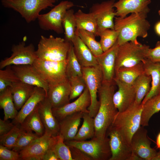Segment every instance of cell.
Returning <instances> with one entry per match:
<instances>
[{"instance_id": "e0dca14e", "label": "cell", "mask_w": 160, "mask_h": 160, "mask_svg": "<svg viewBox=\"0 0 160 160\" xmlns=\"http://www.w3.org/2000/svg\"><path fill=\"white\" fill-rule=\"evenodd\" d=\"M46 97L52 108L62 107L70 103L71 87L68 78L60 81L48 84Z\"/></svg>"}, {"instance_id": "ee69618b", "label": "cell", "mask_w": 160, "mask_h": 160, "mask_svg": "<svg viewBox=\"0 0 160 160\" xmlns=\"http://www.w3.org/2000/svg\"><path fill=\"white\" fill-rule=\"evenodd\" d=\"M0 160H19L20 159L19 153L7 147L0 145Z\"/></svg>"}, {"instance_id": "f6af8a7d", "label": "cell", "mask_w": 160, "mask_h": 160, "mask_svg": "<svg viewBox=\"0 0 160 160\" xmlns=\"http://www.w3.org/2000/svg\"><path fill=\"white\" fill-rule=\"evenodd\" d=\"M146 58L153 62L160 63V41L157 42L154 48L149 49Z\"/></svg>"}, {"instance_id": "836d02e7", "label": "cell", "mask_w": 160, "mask_h": 160, "mask_svg": "<svg viewBox=\"0 0 160 160\" xmlns=\"http://www.w3.org/2000/svg\"><path fill=\"white\" fill-rule=\"evenodd\" d=\"M82 119V124L73 140L76 141L86 140L95 137L94 118L91 116L89 113H84Z\"/></svg>"}, {"instance_id": "f546056e", "label": "cell", "mask_w": 160, "mask_h": 160, "mask_svg": "<svg viewBox=\"0 0 160 160\" xmlns=\"http://www.w3.org/2000/svg\"><path fill=\"white\" fill-rule=\"evenodd\" d=\"M151 82V76L144 72L135 79L132 84L136 93L135 100L133 105H138L141 104L144 97L150 90Z\"/></svg>"}, {"instance_id": "3957f363", "label": "cell", "mask_w": 160, "mask_h": 160, "mask_svg": "<svg viewBox=\"0 0 160 160\" xmlns=\"http://www.w3.org/2000/svg\"><path fill=\"white\" fill-rule=\"evenodd\" d=\"M70 47V42L65 39L41 35L36 51L37 58L54 61L65 60Z\"/></svg>"}, {"instance_id": "ac0fdd59", "label": "cell", "mask_w": 160, "mask_h": 160, "mask_svg": "<svg viewBox=\"0 0 160 160\" xmlns=\"http://www.w3.org/2000/svg\"><path fill=\"white\" fill-rule=\"evenodd\" d=\"M11 67L20 81L43 89L46 97L48 84L36 70L33 65H12Z\"/></svg>"}, {"instance_id": "6da1fadb", "label": "cell", "mask_w": 160, "mask_h": 160, "mask_svg": "<svg viewBox=\"0 0 160 160\" xmlns=\"http://www.w3.org/2000/svg\"><path fill=\"white\" fill-rule=\"evenodd\" d=\"M115 84L114 80L111 81H103L98 89L99 106L98 112L94 118V137L103 139L107 136L108 130L118 112L113 101Z\"/></svg>"}, {"instance_id": "d4e9b609", "label": "cell", "mask_w": 160, "mask_h": 160, "mask_svg": "<svg viewBox=\"0 0 160 160\" xmlns=\"http://www.w3.org/2000/svg\"><path fill=\"white\" fill-rule=\"evenodd\" d=\"M46 97V92L43 89L35 87L33 93L20 109L17 116L14 119L13 123L15 124H20L38 104Z\"/></svg>"}, {"instance_id": "9a60e30c", "label": "cell", "mask_w": 160, "mask_h": 160, "mask_svg": "<svg viewBox=\"0 0 160 160\" xmlns=\"http://www.w3.org/2000/svg\"><path fill=\"white\" fill-rule=\"evenodd\" d=\"M151 142L147 136V131L144 127L140 126L133 135L131 145L132 153L142 160H152L157 152L151 146Z\"/></svg>"}, {"instance_id": "7bdbcfd3", "label": "cell", "mask_w": 160, "mask_h": 160, "mask_svg": "<svg viewBox=\"0 0 160 160\" xmlns=\"http://www.w3.org/2000/svg\"><path fill=\"white\" fill-rule=\"evenodd\" d=\"M39 137L32 131H25L20 135L11 149L19 153Z\"/></svg>"}, {"instance_id": "1f68e13d", "label": "cell", "mask_w": 160, "mask_h": 160, "mask_svg": "<svg viewBox=\"0 0 160 160\" xmlns=\"http://www.w3.org/2000/svg\"><path fill=\"white\" fill-rule=\"evenodd\" d=\"M0 107L3 110L4 120L15 119L18 112L14 104L9 87L0 93Z\"/></svg>"}, {"instance_id": "7c38bea8", "label": "cell", "mask_w": 160, "mask_h": 160, "mask_svg": "<svg viewBox=\"0 0 160 160\" xmlns=\"http://www.w3.org/2000/svg\"><path fill=\"white\" fill-rule=\"evenodd\" d=\"M115 0H109L93 4L90 12L94 16L98 26V36L101 31L106 29H114V20L116 16L113 4Z\"/></svg>"}, {"instance_id": "277c9868", "label": "cell", "mask_w": 160, "mask_h": 160, "mask_svg": "<svg viewBox=\"0 0 160 160\" xmlns=\"http://www.w3.org/2000/svg\"><path fill=\"white\" fill-rule=\"evenodd\" d=\"M143 105H133L126 111L118 112L111 126L117 129L131 145L132 137L141 126Z\"/></svg>"}, {"instance_id": "83f0119b", "label": "cell", "mask_w": 160, "mask_h": 160, "mask_svg": "<svg viewBox=\"0 0 160 160\" xmlns=\"http://www.w3.org/2000/svg\"><path fill=\"white\" fill-rule=\"evenodd\" d=\"M144 72L143 64L141 62L135 66L119 68L115 71L113 79L132 84L135 79Z\"/></svg>"}, {"instance_id": "c3c4849f", "label": "cell", "mask_w": 160, "mask_h": 160, "mask_svg": "<svg viewBox=\"0 0 160 160\" xmlns=\"http://www.w3.org/2000/svg\"><path fill=\"white\" fill-rule=\"evenodd\" d=\"M42 160H59L53 151L52 148L47 152L44 156Z\"/></svg>"}, {"instance_id": "bcb514c9", "label": "cell", "mask_w": 160, "mask_h": 160, "mask_svg": "<svg viewBox=\"0 0 160 160\" xmlns=\"http://www.w3.org/2000/svg\"><path fill=\"white\" fill-rule=\"evenodd\" d=\"M73 160H92L88 155L80 149L73 147H69Z\"/></svg>"}, {"instance_id": "603a6c76", "label": "cell", "mask_w": 160, "mask_h": 160, "mask_svg": "<svg viewBox=\"0 0 160 160\" xmlns=\"http://www.w3.org/2000/svg\"><path fill=\"white\" fill-rule=\"evenodd\" d=\"M79 112L68 115L59 121L60 134L64 141L74 140L78 131L83 113Z\"/></svg>"}, {"instance_id": "f5cc1de1", "label": "cell", "mask_w": 160, "mask_h": 160, "mask_svg": "<svg viewBox=\"0 0 160 160\" xmlns=\"http://www.w3.org/2000/svg\"><path fill=\"white\" fill-rule=\"evenodd\" d=\"M158 14L160 16V9L158 11Z\"/></svg>"}, {"instance_id": "484cf974", "label": "cell", "mask_w": 160, "mask_h": 160, "mask_svg": "<svg viewBox=\"0 0 160 160\" xmlns=\"http://www.w3.org/2000/svg\"><path fill=\"white\" fill-rule=\"evenodd\" d=\"M76 56L82 67L98 65L96 57L77 35L71 41Z\"/></svg>"}, {"instance_id": "d590c367", "label": "cell", "mask_w": 160, "mask_h": 160, "mask_svg": "<svg viewBox=\"0 0 160 160\" xmlns=\"http://www.w3.org/2000/svg\"><path fill=\"white\" fill-rule=\"evenodd\" d=\"M65 33V39L71 42L76 36V23L74 10L69 9L65 12L62 21Z\"/></svg>"}, {"instance_id": "f907efd6", "label": "cell", "mask_w": 160, "mask_h": 160, "mask_svg": "<svg viewBox=\"0 0 160 160\" xmlns=\"http://www.w3.org/2000/svg\"><path fill=\"white\" fill-rule=\"evenodd\" d=\"M156 147L158 149H160V132L157 136L156 139Z\"/></svg>"}, {"instance_id": "b9f144b4", "label": "cell", "mask_w": 160, "mask_h": 160, "mask_svg": "<svg viewBox=\"0 0 160 160\" xmlns=\"http://www.w3.org/2000/svg\"><path fill=\"white\" fill-rule=\"evenodd\" d=\"M71 87L70 100L79 96L87 87L83 76H77L68 78Z\"/></svg>"}, {"instance_id": "cb8c5ba5", "label": "cell", "mask_w": 160, "mask_h": 160, "mask_svg": "<svg viewBox=\"0 0 160 160\" xmlns=\"http://www.w3.org/2000/svg\"><path fill=\"white\" fill-rule=\"evenodd\" d=\"M143 62L144 73L151 78L150 90L141 103L143 105L149 99L160 93V63L153 62L146 58Z\"/></svg>"}, {"instance_id": "db71d44e", "label": "cell", "mask_w": 160, "mask_h": 160, "mask_svg": "<svg viewBox=\"0 0 160 160\" xmlns=\"http://www.w3.org/2000/svg\"><path fill=\"white\" fill-rule=\"evenodd\" d=\"M57 0V1H58V0Z\"/></svg>"}, {"instance_id": "d6a6232c", "label": "cell", "mask_w": 160, "mask_h": 160, "mask_svg": "<svg viewBox=\"0 0 160 160\" xmlns=\"http://www.w3.org/2000/svg\"><path fill=\"white\" fill-rule=\"evenodd\" d=\"M143 105L140 124L145 127L148 125L153 115L160 111V93L149 99Z\"/></svg>"}, {"instance_id": "816d5d0a", "label": "cell", "mask_w": 160, "mask_h": 160, "mask_svg": "<svg viewBox=\"0 0 160 160\" xmlns=\"http://www.w3.org/2000/svg\"><path fill=\"white\" fill-rule=\"evenodd\" d=\"M152 160H160V149L158 152H157L156 155Z\"/></svg>"}, {"instance_id": "30bf717a", "label": "cell", "mask_w": 160, "mask_h": 160, "mask_svg": "<svg viewBox=\"0 0 160 160\" xmlns=\"http://www.w3.org/2000/svg\"><path fill=\"white\" fill-rule=\"evenodd\" d=\"M67 64V59L62 61H54L37 58L33 65L49 84L68 78L66 72Z\"/></svg>"}, {"instance_id": "8d00e7d4", "label": "cell", "mask_w": 160, "mask_h": 160, "mask_svg": "<svg viewBox=\"0 0 160 160\" xmlns=\"http://www.w3.org/2000/svg\"><path fill=\"white\" fill-rule=\"evenodd\" d=\"M67 61L66 72L68 78L77 76H82V67L76 56L71 42H70Z\"/></svg>"}, {"instance_id": "d6986e66", "label": "cell", "mask_w": 160, "mask_h": 160, "mask_svg": "<svg viewBox=\"0 0 160 160\" xmlns=\"http://www.w3.org/2000/svg\"><path fill=\"white\" fill-rule=\"evenodd\" d=\"M118 87L115 92L113 101L116 107L119 112L124 111L131 106L135 102L136 93L132 84H127L113 79Z\"/></svg>"}, {"instance_id": "ba28073f", "label": "cell", "mask_w": 160, "mask_h": 160, "mask_svg": "<svg viewBox=\"0 0 160 160\" xmlns=\"http://www.w3.org/2000/svg\"><path fill=\"white\" fill-rule=\"evenodd\" d=\"M74 5L71 1H63L48 12L40 14L37 18L40 28L44 30L53 31L59 34L63 33L64 31L62 25L64 15L67 11Z\"/></svg>"}, {"instance_id": "e575fe53", "label": "cell", "mask_w": 160, "mask_h": 160, "mask_svg": "<svg viewBox=\"0 0 160 160\" xmlns=\"http://www.w3.org/2000/svg\"><path fill=\"white\" fill-rule=\"evenodd\" d=\"M75 33L95 57L100 55L103 52L100 42L96 40V36L93 33L79 29L76 30Z\"/></svg>"}, {"instance_id": "5bb4252c", "label": "cell", "mask_w": 160, "mask_h": 160, "mask_svg": "<svg viewBox=\"0 0 160 160\" xmlns=\"http://www.w3.org/2000/svg\"><path fill=\"white\" fill-rule=\"evenodd\" d=\"M55 137L44 133L19 152L20 159L42 160L47 152L52 148Z\"/></svg>"}, {"instance_id": "f35d334b", "label": "cell", "mask_w": 160, "mask_h": 160, "mask_svg": "<svg viewBox=\"0 0 160 160\" xmlns=\"http://www.w3.org/2000/svg\"><path fill=\"white\" fill-rule=\"evenodd\" d=\"M100 42L103 52L110 48L117 41L118 33L115 29H106L100 32Z\"/></svg>"}, {"instance_id": "8992f818", "label": "cell", "mask_w": 160, "mask_h": 160, "mask_svg": "<svg viewBox=\"0 0 160 160\" xmlns=\"http://www.w3.org/2000/svg\"><path fill=\"white\" fill-rule=\"evenodd\" d=\"M149 46L139 42L129 41L119 45L115 66V71L122 67L135 66L146 58Z\"/></svg>"}, {"instance_id": "52a82bcc", "label": "cell", "mask_w": 160, "mask_h": 160, "mask_svg": "<svg viewBox=\"0 0 160 160\" xmlns=\"http://www.w3.org/2000/svg\"><path fill=\"white\" fill-rule=\"evenodd\" d=\"M107 136L104 139L95 137L89 140L64 141L68 147L77 148L89 156L92 160H109L111 156Z\"/></svg>"}, {"instance_id": "2e32d148", "label": "cell", "mask_w": 160, "mask_h": 160, "mask_svg": "<svg viewBox=\"0 0 160 160\" xmlns=\"http://www.w3.org/2000/svg\"><path fill=\"white\" fill-rule=\"evenodd\" d=\"M91 103V97L87 87L74 101L62 107L52 108L53 113L59 121L67 116L79 112L89 113L88 108Z\"/></svg>"}, {"instance_id": "4fadbf2b", "label": "cell", "mask_w": 160, "mask_h": 160, "mask_svg": "<svg viewBox=\"0 0 160 160\" xmlns=\"http://www.w3.org/2000/svg\"><path fill=\"white\" fill-rule=\"evenodd\" d=\"M106 135L109 139L111 153L109 160H129L132 153L131 145L121 132L111 126Z\"/></svg>"}, {"instance_id": "4dcf8cb0", "label": "cell", "mask_w": 160, "mask_h": 160, "mask_svg": "<svg viewBox=\"0 0 160 160\" xmlns=\"http://www.w3.org/2000/svg\"><path fill=\"white\" fill-rule=\"evenodd\" d=\"M20 125L25 131L34 132L40 136L45 133L44 128L39 113L38 105Z\"/></svg>"}, {"instance_id": "681fc988", "label": "cell", "mask_w": 160, "mask_h": 160, "mask_svg": "<svg viewBox=\"0 0 160 160\" xmlns=\"http://www.w3.org/2000/svg\"><path fill=\"white\" fill-rule=\"evenodd\" d=\"M154 29L156 33L159 36H160V20L155 24Z\"/></svg>"}, {"instance_id": "5b68a950", "label": "cell", "mask_w": 160, "mask_h": 160, "mask_svg": "<svg viewBox=\"0 0 160 160\" xmlns=\"http://www.w3.org/2000/svg\"><path fill=\"white\" fill-rule=\"evenodd\" d=\"M56 0H1L2 5L19 13L27 23L35 21L40 12L54 6Z\"/></svg>"}, {"instance_id": "74e56055", "label": "cell", "mask_w": 160, "mask_h": 160, "mask_svg": "<svg viewBox=\"0 0 160 160\" xmlns=\"http://www.w3.org/2000/svg\"><path fill=\"white\" fill-rule=\"evenodd\" d=\"M52 149L59 160H73L70 148L61 135L55 136Z\"/></svg>"}, {"instance_id": "7402d4cb", "label": "cell", "mask_w": 160, "mask_h": 160, "mask_svg": "<svg viewBox=\"0 0 160 160\" xmlns=\"http://www.w3.org/2000/svg\"><path fill=\"white\" fill-rule=\"evenodd\" d=\"M119 45L117 41L110 48L96 57L98 65L102 72L103 81H111L115 75L116 58Z\"/></svg>"}, {"instance_id": "ab89813d", "label": "cell", "mask_w": 160, "mask_h": 160, "mask_svg": "<svg viewBox=\"0 0 160 160\" xmlns=\"http://www.w3.org/2000/svg\"><path fill=\"white\" fill-rule=\"evenodd\" d=\"M25 131L21 127L20 124H15L8 133L0 137V145L11 149L20 135Z\"/></svg>"}, {"instance_id": "f1b7e54d", "label": "cell", "mask_w": 160, "mask_h": 160, "mask_svg": "<svg viewBox=\"0 0 160 160\" xmlns=\"http://www.w3.org/2000/svg\"><path fill=\"white\" fill-rule=\"evenodd\" d=\"M76 23V30L82 29L93 33L98 36V26L93 15L90 12L86 13L79 9L75 13Z\"/></svg>"}, {"instance_id": "7dc6e473", "label": "cell", "mask_w": 160, "mask_h": 160, "mask_svg": "<svg viewBox=\"0 0 160 160\" xmlns=\"http://www.w3.org/2000/svg\"><path fill=\"white\" fill-rule=\"evenodd\" d=\"M0 119V137L9 132L15 126L13 123Z\"/></svg>"}, {"instance_id": "4316f807", "label": "cell", "mask_w": 160, "mask_h": 160, "mask_svg": "<svg viewBox=\"0 0 160 160\" xmlns=\"http://www.w3.org/2000/svg\"><path fill=\"white\" fill-rule=\"evenodd\" d=\"M16 109L20 110L33 93L35 86L20 81L12 83L9 87Z\"/></svg>"}, {"instance_id": "7a4b0ae2", "label": "cell", "mask_w": 160, "mask_h": 160, "mask_svg": "<svg viewBox=\"0 0 160 160\" xmlns=\"http://www.w3.org/2000/svg\"><path fill=\"white\" fill-rule=\"evenodd\" d=\"M147 17L135 13L124 18L115 17L114 29L118 33L119 45L129 41H138V37H146L150 27Z\"/></svg>"}, {"instance_id": "ffe728a7", "label": "cell", "mask_w": 160, "mask_h": 160, "mask_svg": "<svg viewBox=\"0 0 160 160\" xmlns=\"http://www.w3.org/2000/svg\"><path fill=\"white\" fill-rule=\"evenodd\" d=\"M151 2V0H118L113 4L116 17L124 18L129 13H135L147 17Z\"/></svg>"}, {"instance_id": "9c48e42d", "label": "cell", "mask_w": 160, "mask_h": 160, "mask_svg": "<svg viewBox=\"0 0 160 160\" xmlns=\"http://www.w3.org/2000/svg\"><path fill=\"white\" fill-rule=\"evenodd\" d=\"M82 76L85 81L91 97V103L88 108L89 115L94 118L99 108L98 91L103 81V76L98 65L82 68Z\"/></svg>"}, {"instance_id": "8fae6325", "label": "cell", "mask_w": 160, "mask_h": 160, "mask_svg": "<svg viewBox=\"0 0 160 160\" xmlns=\"http://www.w3.org/2000/svg\"><path fill=\"white\" fill-rule=\"evenodd\" d=\"M11 55L1 61L0 69L11 65H33L37 58L35 47L31 43L26 45L25 40L12 47Z\"/></svg>"}, {"instance_id": "60d3db41", "label": "cell", "mask_w": 160, "mask_h": 160, "mask_svg": "<svg viewBox=\"0 0 160 160\" xmlns=\"http://www.w3.org/2000/svg\"><path fill=\"white\" fill-rule=\"evenodd\" d=\"M0 70V93L5 90L14 82L20 81L11 65Z\"/></svg>"}, {"instance_id": "44dd1931", "label": "cell", "mask_w": 160, "mask_h": 160, "mask_svg": "<svg viewBox=\"0 0 160 160\" xmlns=\"http://www.w3.org/2000/svg\"><path fill=\"white\" fill-rule=\"evenodd\" d=\"M39 113L45 129V133L52 137L60 134L59 121L54 116L52 105L46 97L38 105Z\"/></svg>"}]
</instances>
